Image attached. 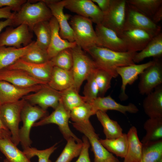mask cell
<instances>
[{
  "mask_svg": "<svg viewBox=\"0 0 162 162\" xmlns=\"http://www.w3.org/2000/svg\"><path fill=\"white\" fill-rule=\"evenodd\" d=\"M84 51L89 54L97 68L106 71L114 78L118 76L117 68L135 64L133 59L137 52H117L96 46Z\"/></svg>",
  "mask_w": 162,
  "mask_h": 162,
  "instance_id": "1",
  "label": "cell"
},
{
  "mask_svg": "<svg viewBox=\"0 0 162 162\" xmlns=\"http://www.w3.org/2000/svg\"><path fill=\"white\" fill-rule=\"evenodd\" d=\"M51 12L45 3L40 1L36 3L26 2L12 18V25H25L31 29L37 23L49 21L52 17Z\"/></svg>",
  "mask_w": 162,
  "mask_h": 162,
  "instance_id": "2",
  "label": "cell"
},
{
  "mask_svg": "<svg viewBox=\"0 0 162 162\" xmlns=\"http://www.w3.org/2000/svg\"><path fill=\"white\" fill-rule=\"evenodd\" d=\"M89 19L76 15L70 18L69 24L73 32L75 42L84 51L92 46H100L98 38Z\"/></svg>",
  "mask_w": 162,
  "mask_h": 162,
  "instance_id": "3",
  "label": "cell"
},
{
  "mask_svg": "<svg viewBox=\"0 0 162 162\" xmlns=\"http://www.w3.org/2000/svg\"><path fill=\"white\" fill-rule=\"evenodd\" d=\"M73 64L71 72L74 81V87L79 92L83 82L97 68L92 58L80 46L76 45L72 48Z\"/></svg>",
  "mask_w": 162,
  "mask_h": 162,
  "instance_id": "4",
  "label": "cell"
},
{
  "mask_svg": "<svg viewBox=\"0 0 162 162\" xmlns=\"http://www.w3.org/2000/svg\"><path fill=\"white\" fill-rule=\"evenodd\" d=\"M27 102L23 98L16 102L0 106V119L10 131L11 140L16 146L20 143L19 125L22 110Z\"/></svg>",
  "mask_w": 162,
  "mask_h": 162,
  "instance_id": "5",
  "label": "cell"
},
{
  "mask_svg": "<svg viewBox=\"0 0 162 162\" xmlns=\"http://www.w3.org/2000/svg\"><path fill=\"white\" fill-rule=\"evenodd\" d=\"M47 114L46 110L32 105L27 101L21 111V118L22 126L19 130L20 143L23 149L30 147L32 143L30 137L32 128L37 121L47 116Z\"/></svg>",
  "mask_w": 162,
  "mask_h": 162,
  "instance_id": "6",
  "label": "cell"
},
{
  "mask_svg": "<svg viewBox=\"0 0 162 162\" xmlns=\"http://www.w3.org/2000/svg\"><path fill=\"white\" fill-rule=\"evenodd\" d=\"M70 118V111L64 107L60 100L57 107L51 114L36 122L33 127L55 124L58 126L60 131L66 141L70 138H73L77 142H82V140L77 137L70 128L68 124Z\"/></svg>",
  "mask_w": 162,
  "mask_h": 162,
  "instance_id": "7",
  "label": "cell"
},
{
  "mask_svg": "<svg viewBox=\"0 0 162 162\" xmlns=\"http://www.w3.org/2000/svg\"><path fill=\"white\" fill-rule=\"evenodd\" d=\"M127 7L126 0H111L101 24L114 31L120 37L124 29Z\"/></svg>",
  "mask_w": 162,
  "mask_h": 162,
  "instance_id": "8",
  "label": "cell"
},
{
  "mask_svg": "<svg viewBox=\"0 0 162 162\" xmlns=\"http://www.w3.org/2000/svg\"><path fill=\"white\" fill-rule=\"evenodd\" d=\"M72 124L76 130L84 134L88 139L94 155V162H104L114 156L101 143L98 135L90 121Z\"/></svg>",
  "mask_w": 162,
  "mask_h": 162,
  "instance_id": "9",
  "label": "cell"
},
{
  "mask_svg": "<svg viewBox=\"0 0 162 162\" xmlns=\"http://www.w3.org/2000/svg\"><path fill=\"white\" fill-rule=\"evenodd\" d=\"M134 28L145 30L155 35L160 32L161 30V27L155 23L151 18L127 3L126 18L123 31Z\"/></svg>",
  "mask_w": 162,
  "mask_h": 162,
  "instance_id": "10",
  "label": "cell"
},
{
  "mask_svg": "<svg viewBox=\"0 0 162 162\" xmlns=\"http://www.w3.org/2000/svg\"><path fill=\"white\" fill-rule=\"evenodd\" d=\"M30 29L27 26L23 24L15 28H7L0 34V46L19 48L29 45L32 42V35Z\"/></svg>",
  "mask_w": 162,
  "mask_h": 162,
  "instance_id": "11",
  "label": "cell"
},
{
  "mask_svg": "<svg viewBox=\"0 0 162 162\" xmlns=\"http://www.w3.org/2000/svg\"><path fill=\"white\" fill-rule=\"evenodd\" d=\"M64 7L77 15L90 19L96 25L101 24L104 14L92 0H64Z\"/></svg>",
  "mask_w": 162,
  "mask_h": 162,
  "instance_id": "12",
  "label": "cell"
},
{
  "mask_svg": "<svg viewBox=\"0 0 162 162\" xmlns=\"http://www.w3.org/2000/svg\"><path fill=\"white\" fill-rule=\"evenodd\" d=\"M154 60V63L140 75L138 88L142 95H147L162 84V63L159 59Z\"/></svg>",
  "mask_w": 162,
  "mask_h": 162,
  "instance_id": "13",
  "label": "cell"
},
{
  "mask_svg": "<svg viewBox=\"0 0 162 162\" xmlns=\"http://www.w3.org/2000/svg\"><path fill=\"white\" fill-rule=\"evenodd\" d=\"M61 92L50 87L47 84L32 94H28L23 98L32 105H38L42 109L46 110L49 107L55 109L61 99Z\"/></svg>",
  "mask_w": 162,
  "mask_h": 162,
  "instance_id": "14",
  "label": "cell"
},
{
  "mask_svg": "<svg viewBox=\"0 0 162 162\" xmlns=\"http://www.w3.org/2000/svg\"><path fill=\"white\" fill-rule=\"evenodd\" d=\"M50 8L52 16L56 20L59 27V34L63 39L71 42H75L74 33L68 20L71 16L64 13V0H43Z\"/></svg>",
  "mask_w": 162,
  "mask_h": 162,
  "instance_id": "15",
  "label": "cell"
},
{
  "mask_svg": "<svg viewBox=\"0 0 162 162\" xmlns=\"http://www.w3.org/2000/svg\"><path fill=\"white\" fill-rule=\"evenodd\" d=\"M54 67L50 60L38 64L28 62L20 58L6 68L23 70L35 79L47 84Z\"/></svg>",
  "mask_w": 162,
  "mask_h": 162,
  "instance_id": "16",
  "label": "cell"
},
{
  "mask_svg": "<svg viewBox=\"0 0 162 162\" xmlns=\"http://www.w3.org/2000/svg\"><path fill=\"white\" fill-rule=\"evenodd\" d=\"M154 62L153 60L141 64H135L116 68V72L122 79V83L119 95L120 100H125L128 98L125 92L127 86L133 84L138 79V76L146 69L153 64Z\"/></svg>",
  "mask_w": 162,
  "mask_h": 162,
  "instance_id": "17",
  "label": "cell"
},
{
  "mask_svg": "<svg viewBox=\"0 0 162 162\" xmlns=\"http://www.w3.org/2000/svg\"><path fill=\"white\" fill-rule=\"evenodd\" d=\"M155 36L146 30L134 28L123 31L120 37L124 41L127 51L137 52L142 50Z\"/></svg>",
  "mask_w": 162,
  "mask_h": 162,
  "instance_id": "18",
  "label": "cell"
},
{
  "mask_svg": "<svg viewBox=\"0 0 162 162\" xmlns=\"http://www.w3.org/2000/svg\"><path fill=\"white\" fill-rule=\"evenodd\" d=\"M43 85L21 87L6 81H0V106L18 101L30 93L37 92Z\"/></svg>",
  "mask_w": 162,
  "mask_h": 162,
  "instance_id": "19",
  "label": "cell"
},
{
  "mask_svg": "<svg viewBox=\"0 0 162 162\" xmlns=\"http://www.w3.org/2000/svg\"><path fill=\"white\" fill-rule=\"evenodd\" d=\"M95 31L100 46L117 52L127 51L124 41L113 30L99 24L96 25Z\"/></svg>",
  "mask_w": 162,
  "mask_h": 162,
  "instance_id": "20",
  "label": "cell"
},
{
  "mask_svg": "<svg viewBox=\"0 0 162 162\" xmlns=\"http://www.w3.org/2000/svg\"><path fill=\"white\" fill-rule=\"evenodd\" d=\"M0 81H6L21 87L47 84L35 79L23 70L7 68L0 70Z\"/></svg>",
  "mask_w": 162,
  "mask_h": 162,
  "instance_id": "21",
  "label": "cell"
},
{
  "mask_svg": "<svg viewBox=\"0 0 162 162\" xmlns=\"http://www.w3.org/2000/svg\"><path fill=\"white\" fill-rule=\"evenodd\" d=\"M88 103L91 105L94 114L98 111L106 112L108 110H114L125 114L127 112L136 113L139 111L138 108L134 104L130 103L126 105L121 104L115 101L110 95L98 97Z\"/></svg>",
  "mask_w": 162,
  "mask_h": 162,
  "instance_id": "22",
  "label": "cell"
},
{
  "mask_svg": "<svg viewBox=\"0 0 162 162\" xmlns=\"http://www.w3.org/2000/svg\"><path fill=\"white\" fill-rule=\"evenodd\" d=\"M51 30V37L47 50L50 59L62 50L72 48L76 45L75 42H71L62 39L59 34V27L56 19L52 16L49 21Z\"/></svg>",
  "mask_w": 162,
  "mask_h": 162,
  "instance_id": "23",
  "label": "cell"
},
{
  "mask_svg": "<svg viewBox=\"0 0 162 162\" xmlns=\"http://www.w3.org/2000/svg\"><path fill=\"white\" fill-rule=\"evenodd\" d=\"M143 102V107L149 118H162V85L146 95Z\"/></svg>",
  "mask_w": 162,
  "mask_h": 162,
  "instance_id": "24",
  "label": "cell"
},
{
  "mask_svg": "<svg viewBox=\"0 0 162 162\" xmlns=\"http://www.w3.org/2000/svg\"><path fill=\"white\" fill-rule=\"evenodd\" d=\"M35 41L17 48L12 46H0V70L14 64L22 58L33 47Z\"/></svg>",
  "mask_w": 162,
  "mask_h": 162,
  "instance_id": "25",
  "label": "cell"
},
{
  "mask_svg": "<svg viewBox=\"0 0 162 162\" xmlns=\"http://www.w3.org/2000/svg\"><path fill=\"white\" fill-rule=\"evenodd\" d=\"M47 85L52 88L59 92L64 91L74 85L71 70H67L54 66Z\"/></svg>",
  "mask_w": 162,
  "mask_h": 162,
  "instance_id": "26",
  "label": "cell"
},
{
  "mask_svg": "<svg viewBox=\"0 0 162 162\" xmlns=\"http://www.w3.org/2000/svg\"><path fill=\"white\" fill-rule=\"evenodd\" d=\"M127 134L128 147L123 162H141L143 145L139 138L137 129L132 126Z\"/></svg>",
  "mask_w": 162,
  "mask_h": 162,
  "instance_id": "27",
  "label": "cell"
},
{
  "mask_svg": "<svg viewBox=\"0 0 162 162\" xmlns=\"http://www.w3.org/2000/svg\"><path fill=\"white\" fill-rule=\"evenodd\" d=\"M162 56V33L154 36L145 47L140 52H136L133 61L139 63L146 58L153 57L159 59Z\"/></svg>",
  "mask_w": 162,
  "mask_h": 162,
  "instance_id": "28",
  "label": "cell"
},
{
  "mask_svg": "<svg viewBox=\"0 0 162 162\" xmlns=\"http://www.w3.org/2000/svg\"><path fill=\"white\" fill-rule=\"evenodd\" d=\"M17 146L11 138L0 139V151L8 162H32Z\"/></svg>",
  "mask_w": 162,
  "mask_h": 162,
  "instance_id": "29",
  "label": "cell"
},
{
  "mask_svg": "<svg viewBox=\"0 0 162 162\" xmlns=\"http://www.w3.org/2000/svg\"><path fill=\"white\" fill-rule=\"evenodd\" d=\"M103 146L110 153L124 158L127 154L128 147L127 134L123 133L120 136L112 139H100Z\"/></svg>",
  "mask_w": 162,
  "mask_h": 162,
  "instance_id": "30",
  "label": "cell"
},
{
  "mask_svg": "<svg viewBox=\"0 0 162 162\" xmlns=\"http://www.w3.org/2000/svg\"><path fill=\"white\" fill-rule=\"evenodd\" d=\"M95 115L103 127L106 138H115L123 134V130L120 125L117 121L111 119L106 112L98 111Z\"/></svg>",
  "mask_w": 162,
  "mask_h": 162,
  "instance_id": "31",
  "label": "cell"
},
{
  "mask_svg": "<svg viewBox=\"0 0 162 162\" xmlns=\"http://www.w3.org/2000/svg\"><path fill=\"white\" fill-rule=\"evenodd\" d=\"M145 135L141 142L146 144L162 140V118H149L144 123Z\"/></svg>",
  "mask_w": 162,
  "mask_h": 162,
  "instance_id": "32",
  "label": "cell"
},
{
  "mask_svg": "<svg viewBox=\"0 0 162 162\" xmlns=\"http://www.w3.org/2000/svg\"><path fill=\"white\" fill-rule=\"evenodd\" d=\"M32 30L35 34L37 45L42 49L47 51L51 37V30L49 21L40 22L36 24Z\"/></svg>",
  "mask_w": 162,
  "mask_h": 162,
  "instance_id": "33",
  "label": "cell"
},
{
  "mask_svg": "<svg viewBox=\"0 0 162 162\" xmlns=\"http://www.w3.org/2000/svg\"><path fill=\"white\" fill-rule=\"evenodd\" d=\"M142 145L141 162H162V140Z\"/></svg>",
  "mask_w": 162,
  "mask_h": 162,
  "instance_id": "34",
  "label": "cell"
},
{
  "mask_svg": "<svg viewBox=\"0 0 162 162\" xmlns=\"http://www.w3.org/2000/svg\"><path fill=\"white\" fill-rule=\"evenodd\" d=\"M61 92V101L64 107L69 111L86 102L83 97L79 94L74 86Z\"/></svg>",
  "mask_w": 162,
  "mask_h": 162,
  "instance_id": "35",
  "label": "cell"
},
{
  "mask_svg": "<svg viewBox=\"0 0 162 162\" xmlns=\"http://www.w3.org/2000/svg\"><path fill=\"white\" fill-rule=\"evenodd\" d=\"M66 144L60 155L55 162H70L79 156L82 146V142H77L70 138L67 140Z\"/></svg>",
  "mask_w": 162,
  "mask_h": 162,
  "instance_id": "36",
  "label": "cell"
},
{
  "mask_svg": "<svg viewBox=\"0 0 162 162\" xmlns=\"http://www.w3.org/2000/svg\"><path fill=\"white\" fill-rule=\"evenodd\" d=\"M127 3L151 18L162 6V0H126Z\"/></svg>",
  "mask_w": 162,
  "mask_h": 162,
  "instance_id": "37",
  "label": "cell"
},
{
  "mask_svg": "<svg viewBox=\"0 0 162 162\" xmlns=\"http://www.w3.org/2000/svg\"><path fill=\"white\" fill-rule=\"evenodd\" d=\"M21 59L28 62L38 64H44L50 60L47 51L39 47L35 41L32 48Z\"/></svg>",
  "mask_w": 162,
  "mask_h": 162,
  "instance_id": "38",
  "label": "cell"
},
{
  "mask_svg": "<svg viewBox=\"0 0 162 162\" xmlns=\"http://www.w3.org/2000/svg\"><path fill=\"white\" fill-rule=\"evenodd\" d=\"M94 75L99 90L98 97H104L111 88V81L113 77L106 71L98 68L94 70Z\"/></svg>",
  "mask_w": 162,
  "mask_h": 162,
  "instance_id": "39",
  "label": "cell"
},
{
  "mask_svg": "<svg viewBox=\"0 0 162 162\" xmlns=\"http://www.w3.org/2000/svg\"><path fill=\"white\" fill-rule=\"evenodd\" d=\"M71 48L64 50L50 59L54 66L67 70H71L73 64Z\"/></svg>",
  "mask_w": 162,
  "mask_h": 162,
  "instance_id": "40",
  "label": "cell"
},
{
  "mask_svg": "<svg viewBox=\"0 0 162 162\" xmlns=\"http://www.w3.org/2000/svg\"><path fill=\"white\" fill-rule=\"evenodd\" d=\"M94 115L90 104L85 102L70 111V118L73 122H84L89 121L90 117Z\"/></svg>",
  "mask_w": 162,
  "mask_h": 162,
  "instance_id": "41",
  "label": "cell"
},
{
  "mask_svg": "<svg viewBox=\"0 0 162 162\" xmlns=\"http://www.w3.org/2000/svg\"><path fill=\"white\" fill-rule=\"evenodd\" d=\"M57 144L45 149L39 150L35 148L27 147L23 149V152L30 159L34 156L38 158V162H52L50 158L57 149Z\"/></svg>",
  "mask_w": 162,
  "mask_h": 162,
  "instance_id": "42",
  "label": "cell"
},
{
  "mask_svg": "<svg viewBox=\"0 0 162 162\" xmlns=\"http://www.w3.org/2000/svg\"><path fill=\"white\" fill-rule=\"evenodd\" d=\"M94 71L87 78L84 87L83 97L86 102H90L98 97L99 90L95 79Z\"/></svg>",
  "mask_w": 162,
  "mask_h": 162,
  "instance_id": "43",
  "label": "cell"
},
{
  "mask_svg": "<svg viewBox=\"0 0 162 162\" xmlns=\"http://www.w3.org/2000/svg\"><path fill=\"white\" fill-rule=\"evenodd\" d=\"M82 146L79 157L76 162H91L89 149L90 146L87 138L84 135L82 137Z\"/></svg>",
  "mask_w": 162,
  "mask_h": 162,
  "instance_id": "44",
  "label": "cell"
},
{
  "mask_svg": "<svg viewBox=\"0 0 162 162\" xmlns=\"http://www.w3.org/2000/svg\"><path fill=\"white\" fill-rule=\"evenodd\" d=\"M25 0H0V8L9 7L18 11L26 2Z\"/></svg>",
  "mask_w": 162,
  "mask_h": 162,
  "instance_id": "45",
  "label": "cell"
},
{
  "mask_svg": "<svg viewBox=\"0 0 162 162\" xmlns=\"http://www.w3.org/2000/svg\"><path fill=\"white\" fill-rule=\"evenodd\" d=\"M97 3L98 6L104 14L108 10L110 5L111 0H92Z\"/></svg>",
  "mask_w": 162,
  "mask_h": 162,
  "instance_id": "46",
  "label": "cell"
},
{
  "mask_svg": "<svg viewBox=\"0 0 162 162\" xmlns=\"http://www.w3.org/2000/svg\"><path fill=\"white\" fill-rule=\"evenodd\" d=\"M12 8L9 7L0 8V19H12L14 13L12 12Z\"/></svg>",
  "mask_w": 162,
  "mask_h": 162,
  "instance_id": "47",
  "label": "cell"
},
{
  "mask_svg": "<svg viewBox=\"0 0 162 162\" xmlns=\"http://www.w3.org/2000/svg\"><path fill=\"white\" fill-rule=\"evenodd\" d=\"M11 139V134L10 131L4 125L0 119V139Z\"/></svg>",
  "mask_w": 162,
  "mask_h": 162,
  "instance_id": "48",
  "label": "cell"
},
{
  "mask_svg": "<svg viewBox=\"0 0 162 162\" xmlns=\"http://www.w3.org/2000/svg\"><path fill=\"white\" fill-rule=\"evenodd\" d=\"M155 24L159 22L162 20V6H161L155 13L151 18Z\"/></svg>",
  "mask_w": 162,
  "mask_h": 162,
  "instance_id": "49",
  "label": "cell"
},
{
  "mask_svg": "<svg viewBox=\"0 0 162 162\" xmlns=\"http://www.w3.org/2000/svg\"><path fill=\"white\" fill-rule=\"evenodd\" d=\"M12 25V20L11 19H8L3 21H0V33L4 28Z\"/></svg>",
  "mask_w": 162,
  "mask_h": 162,
  "instance_id": "50",
  "label": "cell"
},
{
  "mask_svg": "<svg viewBox=\"0 0 162 162\" xmlns=\"http://www.w3.org/2000/svg\"><path fill=\"white\" fill-rule=\"evenodd\" d=\"M104 162H120L114 156L110 158Z\"/></svg>",
  "mask_w": 162,
  "mask_h": 162,
  "instance_id": "51",
  "label": "cell"
},
{
  "mask_svg": "<svg viewBox=\"0 0 162 162\" xmlns=\"http://www.w3.org/2000/svg\"><path fill=\"white\" fill-rule=\"evenodd\" d=\"M3 162H8V161L7 160V159H5L4 160Z\"/></svg>",
  "mask_w": 162,
  "mask_h": 162,
  "instance_id": "52",
  "label": "cell"
},
{
  "mask_svg": "<svg viewBox=\"0 0 162 162\" xmlns=\"http://www.w3.org/2000/svg\"></svg>",
  "mask_w": 162,
  "mask_h": 162,
  "instance_id": "53",
  "label": "cell"
}]
</instances>
